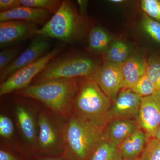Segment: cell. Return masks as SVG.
Instances as JSON below:
<instances>
[{"instance_id":"1","label":"cell","mask_w":160,"mask_h":160,"mask_svg":"<svg viewBox=\"0 0 160 160\" xmlns=\"http://www.w3.org/2000/svg\"><path fill=\"white\" fill-rule=\"evenodd\" d=\"M111 101L91 77L85 78L72 105L73 115L103 131L110 121Z\"/></svg>"},{"instance_id":"2","label":"cell","mask_w":160,"mask_h":160,"mask_svg":"<svg viewBox=\"0 0 160 160\" xmlns=\"http://www.w3.org/2000/svg\"><path fill=\"white\" fill-rule=\"evenodd\" d=\"M79 86L78 78L59 79L30 85L17 92L40 101L52 111L66 116L72 109Z\"/></svg>"},{"instance_id":"3","label":"cell","mask_w":160,"mask_h":160,"mask_svg":"<svg viewBox=\"0 0 160 160\" xmlns=\"http://www.w3.org/2000/svg\"><path fill=\"white\" fill-rule=\"evenodd\" d=\"M64 139L67 154L72 160H90L102 141L103 131L73 115L66 124Z\"/></svg>"},{"instance_id":"4","label":"cell","mask_w":160,"mask_h":160,"mask_svg":"<svg viewBox=\"0 0 160 160\" xmlns=\"http://www.w3.org/2000/svg\"><path fill=\"white\" fill-rule=\"evenodd\" d=\"M82 23L73 3L65 0L51 18L36 30L35 35L72 43L81 34Z\"/></svg>"},{"instance_id":"5","label":"cell","mask_w":160,"mask_h":160,"mask_svg":"<svg viewBox=\"0 0 160 160\" xmlns=\"http://www.w3.org/2000/svg\"><path fill=\"white\" fill-rule=\"evenodd\" d=\"M99 66L93 59L73 54L55 57L34 79L39 84L59 79L91 77Z\"/></svg>"},{"instance_id":"6","label":"cell","mask_w":160,"mask_h":160,"mask_svg":"<svg viewBox=\"0 0 160 160\" xmlns=\"http://www.w3.org/2000/svg\"><path fill=\"white\" fill-rule=\"evenodd\" d=\"M62 47L55 48L37 62L19 69L7 78L0 85V95L18 91L30 86L32 80L43 71L49 62L62 51Z\"/></svg>"},{"instance_id":"7","label":"cell","mask_w":160,"mask_h":160,"mask_svg":"<svg viewBox=\"0 0 160 160\" xmlns=\"http://www.w3.org/2000/svg\"><path fill=\"white\" fill-rule=\"evenodd\" d=\"M50 47L48 38L37 36L26 50L20 53L10 65L0 71L1 82H4L15 72L43 57L50 52Z\"/></svg>"},{"instance_id":"8","label":"cell","mask_w":160,"mask_h":160,"mask_svg":"<svg viewBox=\"0 0 160 160\" xmlns=\"http://www.w3.org/2000/svg\"><path fill=\"white\" fill-rule=\"evenodd\" d=\"M136 121L148 138L155 137L160 124V92L141 98Z\"/></svg>"},{"instance_id":"9","label":"cell","mask_w":160,"mask_h":160,"mask_svg":"<svg viewBox=\"0 0 160 160\" xmlns=\"http://www.w3.org/2000/svg\"><path fill=\"white\" fill-rule=\"evenodd\" d=\"M102 91L111 101H114L122 88V65L106 62L91 77Z\"/></svg>"},{"instance_id":"10","label":"cell","mask_w":160,"mask_h":160,"mask_svg":"<svg viewBox=\"0 0 160 160\" xmlns=\"http://www.w3.org/2000/svg\"><path fill=\"white\" fill-rule=\"evenodd\" d=\"M141 101V97L131 89L122 90L112 104L109 112V120L118 118L136 120Z\"/></svg>"},{"instance_id":"11","label":"cell","mask_w":160,"mask_h":160,"mask_svg":"<svg viewBox=\"0 0 160 160\" xmlns=\"http://www.w3.org/2000/svg\"><path fill=\"white\" fill-rule=\"evenodd\" d=\"M38 25L25 21L12 20L0 23L1 48L35 35Z\"/></svg>"},{"instance_id":"12","label":"cell","mask_w":160,"mask_h":160,"mask_svg":"<svg viewBox=\"0 0 160 160\" xmlns=\"http://www.w3.org/2000/svg\"><path fill=\"white\" fill-rule=\"evenodd\" d=\"M140 127L136 120L118 118L110 120L103 131V138L118 147Z\"/></svg>"},{"instance_id":"13","label":"cell","mask_w":160,"mask_h":160,"mask_svg":"<svg viewBox=\"0 0 160 160\" xmlns=\"http://www.w3.org/2000/svg\"><path fill=\"white\" fill-rule=\"evenodd\" d=\"M51 13L44 9L21 6L10 11L0 13V21L18 20L40 25L50 17Z\"/></svg>"},{"instance_id":"14","label":"cell","mask_w":160,"mask_h":160,"mask_svg":"<svg viewBox=\"0 0 160 160\" xmlns=\"http://www.w3.org/2000/svg\"><path fill=\"white\" fill-rule=\"evenodd\" d=\"M146 62L137 56L131 57L122 65V88L131 89L146 73Z\"/></svg>"},{"instance_id":"15","label":"cell","mask_w":160,"mask_h":160,"mask_svg":"<svg viewBox=\"0 0 160 160\" xmlns=\"http://www.w3.org/2000/svg\"><path fill=\"white\" fill-rule=\"evenodd\" d=\"M148 137L139 128L119 146L123 160H132L139 157L147 143Z\"/></svg>"},{"instance_id":"16","label":"cell","mask_w":160,"mask_h":160,"mask_svg":"<svg viewBox=\"0 0 160 160\" xmlns=\"http://www.w3.org/2000/svg\"><path fill=\"white\" fill-rule=\"evenodd\" d=\"M38 123L39 126L38 140L40 147L44 149L52 148L55 146L57 141V136L54 128L45 115H40Z\"/></svg>"},{"instance_id":"17","label":"cell","mask_w":160,"mask_h":160,"mask_svg":"<svg viewBox=\"0 0 160 160\" xmlns=\"http://www.w3.org/2000/svg\"><path fill=\"white\" fill-rule=\"evenodd\" d=\"M16 115L20 129L24 137L29 142H32L36 136L33 118L29 112L21 106L17 107Z\"/></svg>"},{"instance_id":"18","label":"cell","mask_w":160,"mask_h":160,"mask_svg":"<svg viewBox=\"0 0 160 160\" xmlns=\"http://www.w3.org/2000/svg\"><path fill=\"white\" fill-rule=\"evenodd\" d=\"M90 160H123L119 148L103 139Z\"/></svg>"},{"instance_id":"19","label":"cell","mask_w":160,"mask_h":160,"mask_svg":"<svg viewBox=\"0 0 160 160\" xmlns=\"http://www.w3.org/2000/svg\"><path fill=\"white\" fill-rule=\"evenodd\" d=\"M110 42L109 35L100 27H95L91 29L89 35V46L91 50L102 52L108 47Z\"/></svg>"},{"instance_id":"20","label":"cell","mask_w":160,"mask_h":160,"mask_svg":"<svg viewBox=\"0 0 160 160\" xmlns=\"http://www.w3.org/2000/svg\"><path fill=\"white\" fill-rule=\"evenodd\" d=\"M129 49L125 43L120 41L115 42L109 48L106 56V62L122 65L128 58Z\"/></svg>"},{"instance_id":"21","label":"cell","mask_w":160,"mask_h":160,"mask_svg":"<svg viewBox=\"0 0 160 160\" xmlns=\"http://www.w3.org/2000/svg\"><path fill=\"white\" fill-rule=\"evenodd\" d=\"M131 89L141 98L149 96L160 92L146 73Z\"/></svg>"},{"instance_id":"22","label":"cell","mask_w":160,"mask_h":160,"mask_svg":"<svg viewBox=\"0 0 160 160\" xmlns=\"http://www.w3.org/2000/svg\"><path fill=\"white\" fill-rule=\"evenodd\" d=\"M62 2L59 0H21L22 6L44 9L54 14L58 10Z\"/></svg>"},{"instance_id":"23","label":"cell","mask_w":160,"mask_h":160,"mask_svg":"<svg viewBox=\"0 0 160 160\" xmlns=\"http://www.w3.org/2000/svg\"><path fill=\"white\" fill-rule=\"evenodd\" d=\"M140 160H160V140L156 138H148Z\"/></svg>"},{"instance_id":"24","label":"cell","mask_w":160,"mask_h":160,"mask_svg":"<svg viewBox=\"0 0 160 160\" xmlns=\"http://www.w3.org/2000/svg\"><path fill=\"white\" fill-rule=\"evenodd\" d=\"M146 74L160 92V58H152L146 62Z\"/></svg>"},{"instance_id":"25","label":"cell","mask_w":160,"mask_h":160,"mask_svg":"<svg viewBox=\"0 0 160 160\" xmlns=\"http://www.w3.org/2000/svg\"><path fill=\"white\" fill-rule=\"evenodd\" d=\"M142 26L149 36L160 45V22L145 14L143 19Z\"/></svg>"},{"instance_id":"26","label":"cell","mask_w":160,"mask_h":160,"mask_svg":"<svg viewBox=\"0 0 160 160\" xmlns=\"http://www.w3.org/2000/svg\"><path fill=\"white\" fill-rule=\"evenodd\" d=\"M141 7L145 14L160 22V0H143Z\"/></svg>"},{"instance_id":"27","label":"cell","mask_w":160,"mask_h":160,"mask_svg":"<svg viewBox=\"0 0 160 160\" xmlns=\"http://www.w3.org/2000/svg\"><path fill=\"white\" fill-rule=\"evenodd\" d=\"M20 53V49L16 47L8 48L0 52V70L7 67L17 58Z\"/></svg>"},{"instance_id":"28","label":"cell","mask_w":160,"mask_h":160,"mask_svg":"<svg viewBox=\"0 0 160 160\" xmlns=\"http://www.w3.org/2000/svg\"><path fill=\"white\" fill-rule=\"evenodd\" d=\"M14 132V126L11 120L4 115L0 116V135L8 138L12 137Z\"/></svg>"},{"instance_id":"29","label":"cell","mask_w":160,"mask_h":160,"mask_svg":"<svg viewBox=\"0 0 160 160\" xmlns=\"http://www.w3.org/2000/svg\"><path fill=\"white\" fill-rule=\"evenodd\" d=\"M22 6L21 0H1L0 10L1 12L10 11Z\"/></svg>"},{"instance_id":"30","label":"cell","mask_w":160,"mask_h":160,"mask_svg":"<svg viewBox=\"0 0 160 160\" xmlns=\"http://www.w3.org/2000/svg\"><path fill=\"white\" fill-rule=\"evenodd\" d=\"M0 160H19L14 155L9 152L1 149L0 150Z\"/></svg>"},{"instance_id":"31","label":"cell","mask_w":160,"mask_h":160,"mask_svg":"<svg viewBox=\"0 0 160 160\" xmlns=\"http://www.w3.org/2000/svg\"><path fill=\"white\" fill-rule=\"evenodd\" d=\"M155 138H157L158 139H159L160 140V124L159 126L156 135L155 137Z\"/></svg>"},{"instance_id":"32","label":"cell","mask_w":160,"mask_h":160,"mask_svg":"<svg viewBox=\"0 0 160 160\" xmlns=\"http://www.w3.org/2000/svg\"><path fill=\"white\" fill-rule=\"evenodd\" d=\"M112 2L113 3H118L122 2H123V1H122V0H112Z\"/></svg>"},{"instance_id":"33","label":"cell","mask_w":160,"mask_h":160,"mask_svg":"<svg viewBox=\"0 0 160 160\" xmlns=\"http://www.w3.org/2000/svg\"><path fill=\"white\" fill-rule=\"evenodd\" d=\"M39 160H59L56 159H41Z\"/></svg>"},{"instance_id":"34","label":"cell","mask_w":160,"mask_h":160,"mask_svg":"<svg viewBox=\"0 0 160 160\" xmlns=\"http://www.w3.org/2000/svg\"><path fill=\"white\" fill-rule=\"evenodd\" d=\"M132 160H140V157H139L136 158Z\"/></svg>"}]
</instances>
